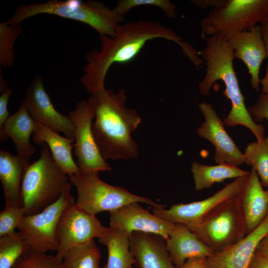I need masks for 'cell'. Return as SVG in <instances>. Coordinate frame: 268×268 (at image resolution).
Returning a JSON list of instances; mask_svg holds the SVG:
<instances>
[{
  "label": "cell",
  "instance_id": "cell-1",
  "mask_svg": "<svg viewBox=\"0 0 268 268\" xmlns=\"http://www.w3.org/2000/svg\"><path fill=\"white\" fill-rule=\"evenodd\" d=\"M162 38L178 44L183 53L194 64L199 54L189 43L173 30L158 21L139 19L123 23L113 37L100 36L99 49H93L85 55L86 63L80 82L90 95L105 88L107 72L114 64H125L134 59L149 41Z\"/></svg>",
  "mask_w": 268,
  "mask_h": 268
},
{
  "label": "cell",
  "instance_id": "cell-2",
  "mask_svg": "<svg viewBox=\"0 0 268 268\" xmlns=\"http://www.w3.org/2000/svg\"><path fill=\"white\" fill-rule=\"evenodd\" d=\"M124 89H106L96 92L87 101L94 115L92 131L103 158H137L139 151L131 134L141 122L137 112L126 106Z\"/></svg>",
  "mask_w": 268,
  "mask_h": 268
},
{
  "label": "cell",
  "instance_id": "cell-3",
  "mask_svg": "<svg viewBox=\"0 0 268 268\" xmlns=\"http://www.w3.org/2000/svg\"><path fill=\"white\" fill-rule=\"evenodd\" d=\"M206 64L205 76L199 83V88L203 95L209 94L214 83L221 80L225 88L224 94L231 103V109L223 120L228 127L242 125L249 129L257 141L265 137V128L257 124L246 107L233 67V50L228 40L218 36L205 38V45L199 52Z\"/></svg>",
  "mask_w": 268,
  "mask_h": 268
},
{
  "label": "cell",
  "instance_id": "cell-4",
  "mask_svg": "<svg viewBox=\"0 0 268 268\" xmlns=\"http://www.w3.org/2000/svg\"><path fill=\"white\" fill-rule=\"evenodd\" d=\"M40 14L55 15L74 20L91 27L100 36H115L124 16L103 2L95 0H50L17 6L8 22L20 25L24 20Z\"/></svg>",
  "mask_w": 268,
  "mask_h": 268
},
{
  "label": "cell",
  "instance_id": "cell-5",
  "mask_svg": "<svg viewBox=\"0 0 268 268\" xmlns=\"http://www.w3.org/2000/svg\"><path fill=\"white\" fill-rule=\"evenodd\" d=\"M69 182L48 146L43 143L40 157L28 164L23 174L21 196L25 215L38 213L57 201Z\"/></svg>",
  "mask_w": 268,
  "mask_h": 268
},
{
  "label": "cell",
  "instance_id": "cell-6",
  "mask_svg": "<svg viewBox=\"0 0 268 268\" xmlns=\"http://www.w3.org/2000/svg\"><path fill=\"white\" fill-rule=\"evenodd\" d=\"M98 173L80 169L75 173L67 175L69 181L76 190V205L87 213L95 216L103 211L110 212L134 202L164 207V205L133 194L123 187L103 182L99 178Z\"/></svg>",
  "mask_w": 268,
  "mask_h": 268
},
{
  "label": "cell",
  "instance_id": "cell-7",
  "mask_svg": "<svg viewBox=\"0 0 268 268\" xmlns=\"http://www.w3.org/2000/svg\"><path fill=\"white\" fill-rule=\"evenodd\" d=\"M268 21V0H227L211 9L201 21V36H218L228 40L234 34Z\"/></svg>",
  "mask_w": 268,
  "mask_h": 268
},
{
  "label": "cell",
  "instance_id": "cell-8",
  "mask_svg": "<svg viewBox=\"0 0 268 268\" xmlns=\"http://www.w3.org/2000/svg\"><path fill=\"white\" fill-rule=\"evenodd\" d=\"M187 226L215 253L222 251L247 235L237 196L220 204L200 223Z\"/></svg>",
  "mask_w": 268,
  "mask_h": 268
},
{
  "label": "cell",
  "instance_id": "cell-9",
  "mask_svg": "<svg viewBox=\"0 0 268 268\" xmlns=\"http://www.w3.org/2000/svg\"><path fill=\"white\" fill-rule=\"evenodd\" d=\"M71 185L70 182L67 184L55 202L38 213L22 218L17 228L31 249L42 253L57 252L59 218L64 210L75 202L70 192Z\"/></svg>",
  "mask_w": 268,
  "mask_h": 268
},
{
  "label": "cell",
  "instance_id": "cell-10",
  "mask_svg": "<svg viewBox=\"0 0 268 268\" xmlns=\"http://www.w3.org/2000/svg\"><path fill=\"white\" fill-rule=\"evenodd\" d=\"M67 116L75 127L74 154L79 169L84 172L111 170L94 139L92 126L95 117L88 101L83 100L77 102L75 109L70 111Z\"/></svg>",
  "mask_w": 268,
  "mask_h": 268
},
{
  "label": "cell",
  "instance_id": "cell-11",
  "mask_svg": "<svg viewBox=\"0 0 268 268\" xmlns=\"http://www.w3.org/2000/svg\"><path fill=\"white\" fill-rule=\"evenodd\" d=\"M106 227L103 226L95 216L79 207L75 202L68 205L59 218L57 227L58 249L56 256L62 260L69 249L99 238Z\"/></svg>",
  "mask_w": 268,
  "mask_h": 268
},
{
  "label": "cell",
  "instance_id": "cell-12",
  "mask_svg": "<svg viewBox=\"0 0 268 268\" xmlns=\"http://www.w3.org/2000/svg\"><path fill=\"white\" fill-rule=\"evenodd\" d=\"M249 174L235 179L223 188L203 200L174 204L168 209L153 207L152 212L160 219L169 222L187 226L197 224L220 204L237 196Z\"/></svg>",
  "mask_w": 268,
  "mask_h": 268
},
{
  "label": "cell",
  "instance_id": "cell-13",
  "mask_svg": "<svg viewBox=\"0 0 268 268\" xmlns=\"http://www.w3.org/2000/svg\"><path fill=\"white\" fill-rule=\"evenodd\" d=\"M32 118L55 132H62L74 140L75 127L67 116L59 113L54 107L46 91L42 76L37 75L31 81L23 100Z\"/></svg>",
  "mask_w": 268,
  "mask_h": 268
},
{
  "label": "cell",
  "instance_id": "cell-14",
  "mask_svg": "<svg viewBox=\"0 0 268 268\" xmlns=\"http://www.w3.org/2000/svg\"><path fill=\"white\" fill-rule=\"evenodd\" d=\"M204 121L197 129L199 136L210 141L215 147L214 159L217 164H227L238 167L244 163V157L234 141L226 132L224 123L210 104L199 105Z\"/></svg>",
  "mask_w": 268,
  "mask_h": 268
},
{
  "label": "cell",
  "instance_id": "cell-15",
  "mask_svg": "<svg viewBox=\"0 0 268 268\" xmlns=\"http://www.w3.org/2000/svg\"><path fill=\"white\" fill-rule=\"evenodd\" d=\"M134 202L110 212V227L129 236L133 232L152 233L166 241L175 223L163 220Z\"/></svg>",
  "mask_w": 268,
  "mask_h": 268
},
{
  "label": "cell",
  "instance_id": "cell-16",
  "mask_svg": "<svg viewBox=\"0 0 268 268\" xmlns=\"http://www.w3.org/2000/svg\"><path fill=\"white\" fill-rule=\"evenodd\" d=\"M228 41L233 50L234 57L241 60L251 75L253 88L259 91L260 69L263 60L267 58V51L261 26L233 34Z\"/></svg>",
  "mask_w": 268,
  "mask_h": 268
},
{
  "label": "cell",
  "instance_id": "cell-17",
  "mask_svg": "<svg viewBox=\"0 0 268 268\" xmlns=\"http://www.w3.org/2000/svg\"><path fill=\"white\" fill-rule=\"evenodd\" d=\"M268 232V214L258 227L242 239L206 258V268H248L257 245Z\"/></svg>",
  "mask_w": 268,
  "mask_h": 268
},
{
  "label": "cell",
  "instance_id": "cell-18",
  "mask_svg": "<svg viewBox=\"0 0 268 268\" xmlns=\"http://www.w3.org/2000/svg\"><path fill=\"white\" fill-rule=\"evenodd\" d=\"M247 234L258 227L268 214V198L260 178L253 168L237 196Z\"/></svg>",
  "mask_w": 268,
  "mask_h": 268
},
{
  "label": "cell",
  "instance_id": "cell-19",
  "mask_svg": "<svg viewBox=\"0 0 268 268\" xmlns=\"http://www.w3.org/2000/svg\"><path fill=\"white\" fill-rule=\"evenodd\" d=\"M130 249L140 268H178L173 263L165 239L149 233L133 232L130 235Z\"/></svg>",
  "mask_w": 268,
  "mask_h": 268
},
{
  "label": "cell",
  "instance_id": "cell-20",
  "mask_svg": "<svg viewBox=\"0 0 268 268\" xmlns=\"http://www.w3.org/2000/svg\"><path fill=\"white\" fill-rule=\"evenodd\" d=\"M165 242L171 259L178 268L189 259L207 258L215 253L183 224L175 223Z\"/></svg>",
  "mask_w": 268,
  "mask_h": 268
},
{
  "label": "cell",
  "instance_id": "cell-21",
  "mask_svg": "<svg viewBox=\"0 0 268 268\" xmlns=\"http://www.w3.org/2000/svg\"><path fill=\"white\" fill-rule=\"evenodd\" d=\"M36 124L23 100L17 111L8 117L0 131V141H6L10 137L15 145L17 155L30 157L35 152L30 136L36 130Z\"/></svg>",
  "mask_w": 268,
  "mask_h": 268
},
{
  "label": "cell",
  "instance_id": "cell-22",
  "mask_svg": "<svg viewBox=\"0 0 268 268\" xmlns=\"http://www.w3.org/2000/svg\"><path fill=\"white\" fill-rule=\"evenodd\" d=\"M29 157L13 155L0 151V179L4 191L5 204L22 207L21 196L22 178Z\"/></svg>",
  "mask_w": 268,
  "mask_h": 268
},
{
  "label": "cell",
  "instance_id": "cell-23",
  "mask_svg": "<svg viewBox=\"0 0 268 268\" xmlns=\"http://www.w3.org/2000/svg\"><path fill=\"white\" fill-rule=\"evenodd\" d=\"M32 140L38 145L46 143L49 147L56 163L67 175L80 170L72 156V143L74 140L63 137L50 128L38 122L32 134Z\"/></svg>",
  "mask_w": 268,
  "mask_h": 268
},
{
  "label": "cell",
  "instance_id": "cell-24",
  "mask_svg": "<svg viewBox=\"0 0 268 268\" xmlns=\"http://www.w3.org/2000/svg\"><path fill=\"white\" fill-rule=\"evenodd\" d=\"M98 239L108 250L107 262L103 268H130L135 264L128 234L111 227H106Z\"/></svg>",
  "mask_w": 268,
  "mask_h": 268
},
{
  "label": "cell",
  "instance_id": "cell-25",
  "mask_svg": "<svg viewBox=\"0 0 268 268\" xmlns=\"http://www.w3.org/2000/svg\"><path fill=\"white\" fill-rule=\"evenodd\" d=\"M191 172L196 191L209 188L216 183L228 179H236L250 173L230 164L207 165L197 162L192 163Z\"/></svg>",
  "mask_w": 268,
  "mask_h": 268
},
{
  "label": "cell",
  "instance_id": "cell-26",
  "mask_svg": "<svg viewBox=\"0 0 268 268\" xmlns=\"http://www.w3.org/2000/svg\"><path fill=\"white\" fill-rule=\"evenodd\" d=\"M101 254L95 241L91 240L68 250L62 259L63 268H99Z\"/></svg>",
  "mask_w": 268,
  "mask_h": 268
},
{
  "label": "cell",
  "instance_id": "cell-27",
  "mask_svg": "<svg viewBox=\"0 0 268 268\" xmlns=\"http://www.w3.org/2000/svg\"><path fill=\"white\" fill-rule=\"evenodd\" d=\"M243 155L244 162L256 170L263 187H268V137L248 144Z\"/></svg>",
  "mask_w": 268,
  "mask_h": 268
},
{
  "label": "cell",
  "instance_id": "cell-28",
  "mask_svg": "<svg viewBox=\"0 0 268 268\" xmlns=\"http://www.w3.org/2000/svg\"><path fill=\"white\" fill-rule=\"evenodd\" d=\"M31 247L18 232L0 237V268H11Z\"/></svg>",
  "mask_w": 268,
  "mask_h": 268
},
{
  "label": "cell",
  "instance_id": "cell-29",
  "mask_svg": "<svg viewBox=\"0 0 268 268\" xmlns=\"http://www.w3.org/2000/svg\"><path fill=\"white\" fill-rule=\"evenodd\" d=\"M23 30L20 25L9 23L8 21L0 23V66L3 68L12 67L14 63V45Z\"/></svg>",
  "mask_w": 268,
  "mask_h": 268
},
{
  "label": "cell",
  "instance_id": "cell-30",
  "mask_svg": "<svg viewBox=\"0 0 268 268\" xmlns=\"http://www.w3.org/2000/svg\"><path fill=\"white\" fill-rule=\"evenodd\" d=\"M11 268H63L62 260L56 255L30 249L16 261Z\"/></svg>",
  "mask_w": 268,
  "mask_h": 268
},
{
  "label": "cell",
  "instance_id": "cell-31",
  "mask_svg": "<svg viewBox=\"0 0 268 268\" xmlns=\"http://www.w3.org/2000/svg\"><path fill=\"white\" fill-rule=\"evenodd\" d=\"M146 5L159 7L169 18L176 17V7L168 0H120L113 9L118 14L124 16L134 7Z\"/></svg>",
  "mask_w": 268,
  "mask_h": 268
},
{
  "label": "cell",
  "instance_id": "cell-32",
  "mask_svg": "<svg viewBox=\"0 0 268 268\" xmlns=\"http://www.w3.org/2000/svg\"><path fill=\"white\" fill-rule=\"evenodd\" d=\"M24 215L25 212L23 207L5 204L0 213V237L15 232Z\"/></svg>",
  "mask_w": 268,
  "mask_h": 268
},
{
  "label": "cell",
  "instance_id": "cell-33",
  "mask_svg": "<svg viewBox=\"0 0 268 268\" xmlns=\"http://www.w3.org/2000/svg\"><path fill=\"white\" fill-rule=\"evenodd\" d=\"M12 93V89L9 87L7 82L3 79L0 73V131L2 130L4 125L8 118L9 113L7 106L8 100Z\"/></svg>",
  "mask_w": 268,
  "mask_h": 268
},
{
  "label": "cell",
  "instance_id": "cell-34",
  "mask_svg": "<svg viewBox=\"0 0 268 268\" xmlns=\"http://www.w3.org/2000/svg\"><path fill=\"white\" fill-rule=\"evenodd\" d=\"M248 110L256 121L261 122L264 119L268 121V95L262 93L256 103Z\"/></svg>",
  "mask_w": 268,
  "mask_h": 268
},
{
  "label": "cell",
  "instance_id": "cell-35",
  "mask_svg": "<svg viewBox=\"0 0 268 268\" xmlns=\"http://www.w3.org/2000/svg\"><path fill=\"white\" fill-rule=\"evenodd\" d=\"M227 0H190L196 6L201 9L208 8L211 9L219 7L224 5Z\"/></svg>",
  "mask_w": 268,
  "mask_h": 268
},
{
  "label": "cell",
  "instance_id": "cell-36",
  "mask_svg": "<svg viewBox=\"0 0 268 268\" xmlns=\"http://www.w3.org/2000/svg\"><path fill=\"white\" fill-rule=\"evenodd\" d=\"M205 257H195L188 259L180 268H206Z\"/></svg>",
  "mask_w": 268,
  "mask_h": 268
},
{
  "label": "cell",
  "instance_id": "cell-37",
  "mask_svg": "<svg viewBox=\"0 0 268 268\" xmlns=\"http://www.w3.org/2000/svg\"><path fill=\"white\" fill-rule=\"evenodd\" d=\"M248 268H268V259L255 253Z\"/></svg>",
  "mask_w": 268,
  "mask_h": 268
},
{
  "label": "cell",
  "instance_id": "cell-38",
  "mask_svg": "<svg viewBox=\"0 0 268 268\" xmlns=\"http://www.w3.org/2000/svg\"><path fill=\"white\" fill-rule=\"evenodd\" d=\"M255 253L268 259V232L259 242Z\"/></svg>",
  "mask_w": 268,
  "mask_h": 268
},
{
  "label": "cell",
  "instance_id": "cell-39",
  "mask_svg": "<svg viewBox=\"0 0 268 268\" xmlns=\"http://www.w3.org/2000/svg\"><path fill=\"white\" fill-rule=\"evenodd\" d=\"M261 33L267 51V58L268 60V21L261 24Z\"/></svg>",
  "mask_w": 268,
  "mask_h": 268
},
{
  "label": "cell",
  "instance_id": "cell-40",
  "mask_svg": "<svg viewBox=\"0 0 268 268\" xmlns=\"http://www.w3.org/2000/svg\"><path fill=\"white\" fill-rule=\"evenodd\" d=\"M260 83L262 84V93L268 95V65L265 76L262 79H260Z\"/></svg>",
  "mask_w": 268,
  "mask_h": 268
},
{
  "label": "cell",
  "instance_id": "cell-41",
  "mask_svg": "<svg viewBox=\"0 0 268 268\" xmlns=\"http://www.w3.org/2000/svg\"><path fill=\"white\" fill-rule=\"evenodd\" d=\"M266 193H267V195L268 198V189L266 190Z\"/></svg>",
  "mask_w": 268,
  "mask_h": 268
},
{
  "label": "cell",
  "instance_id": "cell-42",
  "mask_svg": "<svg viewBox=\"0 0 268 268\" xmlns=\"http://www.w3.org/2000/svg\"><path fill=\"white\" fill-rule=\"evenodd\" d=\"M130 268H133L132 266V267H130Z\"/></svg>",
  "mask_w": 268,
  "mask_h": 268
}]
</instances>
